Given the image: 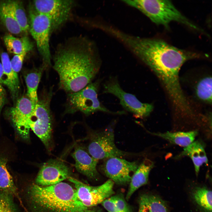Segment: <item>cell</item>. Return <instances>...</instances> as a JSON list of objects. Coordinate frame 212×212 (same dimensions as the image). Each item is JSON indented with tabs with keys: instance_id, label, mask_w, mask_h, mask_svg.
<instances>
[{
	"instance_id": "obj_1",
	"label": "cell",
	"mask_w": 212,
	"mask_h": 212,
	"mask_svg": "<svg viewBox=\"0 0 212 212\" xmlns=\"http://www.w3.org/2000/svg\"><path fill=\"white\" fill-rule=\"evenodd\" d=\"M113 36L154 72L162 82L173 105H184L187 98L179 79L181 67L186 61L200 55L181 49L159 39L141 38L117 29Z\"/></svg>"
},
{
	"instance_id": "obj_2",
	"label": "cell",
	"mask_w": 212,
	"mask_h": 212,
	"mask_svg": "<svg viewBox=\"0 0 212 212\" xmlns=\"http://www.w3.org/2000/svg\"><path fill=\"white\" fill-rule=\"evenodd\" d=\"M60 88L68 93L77 92L90 83L99 72L101 62L94 45L76 38L59 46L53 58Z\"/></svg>"
},
{
	"instance_id": "obj_3",
	"label": "cell",
	"mask_w": 212,
	"mask_h": 212,
	"mask_svg": "<svg viewBox=\"0 0 212 212\" xmlns=\"http://www.w3.org/2000/svg\"><path fill=\"white\" fill-rule=\"evenodd\" d=\"M26 195L32 212H102L97 206H85L75 188L65 182L47 186L33 183L28 187Z\"/></svg>"
},
{
	"instance_id": "obj_4",
	"label": "cell",
	"mask_w": 212,
	"mask_h": 212,
	"mask_svg": "<svg viewBox=\"0 0 212 212\" xmlns=\"http://www.w3.org/2000/svg\"><path fill=\"white\" fill-rule=\"evenodd\" d=\"M122 1L138 9L152 22L168 28L170 23L176 21L193 29L203 31L184 16L169 0H129Z\"/></svg>"
},
{
	"instance_id": "obj_5",
	"label": "cell",
	"mask_w": 212,
	"mask_h": 212,
	"mask_svg": "<svg viewBox=\"0 0 212 212\" xmlns=\"http://www.w3.org/2000/svg\"><path fill=\"white\" fill-rule=\"evenodd\" d=\"M100 81L98 80L77 92L68 93L65 113L73 114L80 111L87 116L98 111L115 114L125 113L123 111H111L101 104L97 97Z\"/></svg>"
},
{
	"instance_id": "obj_6",
	"label": "cell",
	"mask_w": 212,
	"mask_h": 212,
	"mask_svg": "<svg viewBox=\"0 0 212 212\" xmlns=\"http://www.w3.org/2000/svg\"><path fill=\"white\" fill-rule=\"evenodd\" d=\"M52 96V90L45 92L35 105L30 119V129L39 138L47 150L52 148V116L50 104Z\"/></svg>"
},
{
	"instance_id": "obj_7",
	"label": "cell",
	"mask_w": 212,
	"mask_h": 212,
	"mask_svg": "<svg viewBox=\"0 0 212 212\" xmlns=\"http://www.w3.org/2000/svg\"><path fill=\"white\" fill-rule=\"evenodd\" d=\"M29 31L34 39L41 56L44 69L51 65L50 38L52 33L50 21L45 15L36 11L32 5L29 9Z\"/></svg>"
},
{
	"instance_id": "obj_8",
	"label": "cell",
	"mask_w": 212,
	"mask_h": 212,
	"mask_svg": "<svg viewBox=\"0 0 212 212\" xmlns=\"http://www.w3.org/2000/svg\"><path fill=\"white\" fill-rule=\"evenodd\" d=\"M114 139L113 129L110 126L92 132L88 147V153L98 160L111 157L121 158L130 154L118 148Z\"/></svg>"
},
{
	"instance_id": "obj_9",
	"label": "cell",
	"mask_w": 212,
	"mask_h": 212,
	"mask_svg": "<svg viewBox=\"0 0 212 212\" xmlns=\"http://www.w3.org/2000/svg\"><path fill=\"white\" fill-rule=\"evenodd\" d=\"M32 3L36 11L48 18L52 32L60 28L70 19L75 5L73 0H37Z\"/></svg>"
},
{
	"instance_id": "obj_10",
	"label": "cell",
	"mask_w": 212,
	"mask_h": 212,
	"mask_svg": "<svg viewBox=\"0 0 212 212\" xmlns=\"http://www.w3.org/2000/svg\"><path fill=\"white\" fill-rule=\"evenodd\" d=\"M103 92L110 94L117 97L122 106L137 117H145L153 110L152 104L142 103L134 95L125 91L115 77H110L104 84Z\"/></svg>"
},
{
	"instance_id": "obj_11",
	"label": "cell",
	"mask_w": 212,
	"mask_h": 212,
	"mask_svg": "<svg viewBox=\"0 0 212 212\" xmlns=\"http://www.w3.org/2000/svg\"><path fill=\"white\" fill-rule=\"evenodd\" d=\"M68 179L73 184L80 201L87 207L97 206L114 194V183L110 179L97 186L87 185L71 177Z\"/></svg>"
},
{
	"instance_id": "obj_12",
	"label": "cell",
	"mask_w": 212,
	"mask_h": 212,
	"mask_svg": "<svg viewBox=\"0 0 212 212\" xmlns=\"http://www.w3.org/2000/svg\"><path fill=\"white\" fill-rule=\"evenodd\" d=\"M136 161H129L119 157L105 159L100 167L106 176L114 183L125 185L130 183L132 176L138 166Z\"/></svg>"
},
{
	"instance_id": "obj_13",
	"label": "cell",
	"mask_w": 212,
	"mask_h": 212,
	"mask_svg": "<svg viewBox=\"0 0 212 212\" xmlns=\"http://www.w3.org/2000/svg\"><path fill=\"white\" fill-rule=\"evenodd\" d=\"M35 105L27 97H23L17 101L10 111V116L17 133L22 139H29V124Z\"/></svg>"
},
{
	"instance_id": "obj_14",
	"label": "cell",
	"mask_w": 212,
	"mask_h": 212,
	"mask_svg": "<svg viewBox=\"0 0 212 212\" xmlns=\"http://www.w3.org/2000/svg\"><path fill=\"white\" fill-rule=\"evenodd\" d=\"M71 171L61 160L51 159L41 167L35 180V184L42 186L56 184L70 177Z\"/></svg>"
},
{
	"instance_id": "obj_15",
	"label": "cell",
	"mask_w": 212,
	"mask_h": 212,
	"mask_svg": "<svg viewBox=\"0 0 212 212\" xmlns=\"http://www.w3.org/2000/svg\"><path fill=\"white\" fill-rule=\"evenodd\" d=\"M72 156L77 170L90 179L97 180L99 174L97 169L98 160L92 157L83 147L76 146Z\"/></svg>"
},
{
	"instance_id": "obj_16",
	"label": "cell",
	"mask_w": 212,
	"mask_h": 212,
	"mask_svg": "<svg viewBox=\"0 0 212 212\" xmlns=\"http://www.w3.org/2000/svg\"><path fill=\"white\" fill-rule=\"evenodd\" d=\"M188 156L192 160L196 175H197L200 167L203 164H207L208 159L205 150V145L200 140L194 141L184 147L183 150L175 157L176 159Z\"/></svg>"
},
{
	"instance_id": "obj_17",
	"label": "cell",
	"mask_w": 212,
	"mask_h": 212,
	"mask_svg": "<svg viewBox=\"0 0 212 212\" xmlns=\"http://www.w3.org/2000/svg\"><path fill=\"white\" fill-rule=\"evenodd\" d=\"M154 165L153 162L147 158L145 159L138 165L132 176L126 196L127 200L137 189L147 183L150 173Z\"/></svg>"
},
{
	"instance_id": "obj_18",
	"label": "cell",
	"mask_w": 212,
	"mask_h": 212,
	"mask_svg": "<svg viewBox=\"0 0 212 212\" xmlns=\"http://www.w3.org/2000/svg\"><path fill=\"white\" fill-rule=\"evenodd\" d=\"M0 56L4 77V84L8 87L12 98L15 100L18 96L20 87L18 74L13 70L6 52H1Z\"/></svg>"
},
{
	"instance_id": "obj_19",
	"label": "cell",
	"mask_w": 212,
	"mask_h": 212,
	"mask_svg": "<svg viewBox=\"0 0 212 212\" xmlns=\"http://www.w3.org/2000/svg\"><path fill=\"white\" fill-rule=\"evenodd\" d=\"M150 133L164 139L172 144L184 148L194 141L195 138L198 135V132L196 130H192L186 132H150Z\"/></svg>"
},
{
	"instance_id": "obj_20",
	"label": "cell",
	"mask_w": 212,
	"mask_h": 212,
	"mask_svg": "<svg viewBox=\"0 0 212 212\" xmlns=\"http://www.w3.org/2000/svg\"><path fill=\"white\" fill-rule=\"evenodd\" d=\"M3 40L8 51L16 54L28 53L34 47V44L27 36L15 37L10 34L5 35Z\"/></svg>"
},
{
	"instance_id": "obj_21",
	"label": "cell",
	"mask_w": 212,
	"mask_h": 212,
	"mask_svg": "<svg viewBox=\"0 0 212 212\" xmlns=\"http://www.w3.org/2000/svg\"><path fill=\"white\" fill-rule=\"evenodd\" d=\"M139 212H169L165 202L156 195L142 194L139 197Z\"/></svg>"
},
{
	"instance_id": "obj_22",
	"label": "cell",
	"mask_w": 212,
	"mask_h": 212,
	"mask_svg": "<svg viewBox=\"0 0 212 212\" xmlns=\"http://www.w3.org/2000/svg\"><path fill=\"white\" fill-rule=\"evenodd\" d=\"M212 81L211 75H204L198 80L194 86L196 98L200 101L209 105L212 103Z\"/></svg>"
},
{
	"instance_id": "obj_23",
	"label": "cell",
	"mask_w": 212,
	"mask_h": 212,
	"mask_svg": "<svg viewBox=\"0 0 212 212\" xmlns=\"http://www.w3.org/2000/svg\"><path fill=\"white\" fill-rule=\"evenodd\" d=\"M7 159L0 156V190L12 194L21 201L13 179L6 166Z\"/></svg>"
},
{
	"instance_id": "obj_24",
	"label": "cell",
	"mask_w": 212,
	"mask_h": 212,
	"mask_svg": "<svg viewBox=\"0 0 212 212\" xmlns=\"http://www.w3.org/2000/svg\"><path fill=\"white\" fill-rule=\"evenodd\" d=\"M4 1L23 32L27 33L29 30V23L22 2L17 0Z\"/></svg>"
},
{
	"instance_id": "obj_25",
	"label": "cell",
	"mask_w": 212,
	"mask_h": 212,
	"mask_svg": "<svg viewBox=\"0 0 212 212\" xmlns=\"http://www.w3.org/2000/svg\"><path fill=\"white\" fill-rule=\"evenodd\" d=\"M44 69L42 66L27 74L25 78L27 88V97L35 105L38 101L37 90Z\"/></svg>"
},
{
	"instance_id": "obj_26",
	"label": "cell",
	"mask_w": 212,
	"mask_h": 212,
	"mask_svg": "<svg viewBox=\"0 0 212 212\" xmlns=\"http://www.w3.org/2000/svg\"><path fill=\"white\" fill-rule=\"evenodd\" d=\"M0 21L11 33L17 35L24 33L7 7L4 1H0Z\"/></svg>"
},
{
	"instance_id": "obj_27",
	"label": "cell",
	"mask_w": 212,
	"mask_h": 212,
	"mask_svg": "<svg viewBox=\"0 0 212 212\" xmlns=\"http://www.w3.org/2000/svg\"><path fill=\"white\" fill-rule=\"evenodd\" d=\"M193 198L198 207L205 212H212V191L205 187H198L192 193Z\"/></svg>"
},
{
	"instance_id": "obj_28",
	"label": "cell",
	"mask_w": 212,
	"mask_h": 212,
	"mask_svg": "<svg viewBox=\"0 0 212 212\" xmlns=\"http://www.w3.org/2000/svg\"><path fill=\"white\" fill-rule=\"evenodd\" d=\"M11 194L0 190V212H18Z\"/></svg>"
},
{
	"instance_id": "obj_29",
	"label": "cell",
	"mask_w": 212,
	"mask_h": 212,
	"mask_svg": "<svg viewBox=\"0 0 212 212\" xmlns=\"http://www.w3.org/2000/svg\"><path fill=\"white\" fill-rule=\"evenodd\" d=\"M112 197L119 212H132L131 210L122 195H113Z\"/></svg>"
},
{
	"instance_id": "obj_30",
	"label": "cell",
	"mask_w": 212,
	"mask_h": 212,
	"mask_svg": "<svg viewBox=\"0 0 212 212\" xmlns=\"http://www.w3.org/2000/svg\"><path fill=\"white\" fill-rule=\"evenodd\" d=\"M27 53L24 52L19 54L15 55L10 60L13 70L17 73L21 70L24 58Z\"/></svg>"
},
{
	"instance_id": "obj_31",
	"label": "cell",
	"mask_w": 212,
	"mask_h": 212,
	"mask_svg": "<svg viewBox=\"0 0 212 212\" xmlns=\"http://www.w3.org/2000/svg\"><path fill=\"white\" fill-rule=\"evenodd\" d=\"M101 204L109 212H119L116 207L112 196L104 200Z\"/></svg>"
},
{
	"instance_id": "obj_32",
	"label": "cell",
	"mask_w": 212,
	"mask_h": 212,
	"mask_svg": "<svg viewBox=\"0 0 212 212\" xmlns=\"http://www.w3.org/2000/svg\"><path fill=\"white\" fill-rule=\"evenodd\" d=\"M6 90L0 84V116L2 109L6 101Z\"/></svg>"
},
{
	"instance_id": "obj_33",
	"label": "cell",
	"mask_w": 212,
	"mask_h": 212,
	"mask_svg": "<svg viewBox=\"0 0 212 212\" xmlns=\"http://www.w3.org/2000/svg\"><path fill=\"white\" fill-rule=\"evenodd\" d=\"M4 72L2 66L0 62V84H4Z\"/></svg>"
},
{
	"instance_id": "obj_34",
	"label": "cell",
	"mask_w": 212,
	"mask_h": 212,
	"mask_svg": "<svg viewBox=\"0 0 212 212\" xmlns=\"http://www.w3.org/2000/svg\"><path fill=\"white\" fill-rule=\"evenodd\" d=\"M1 52V51H0V54Z\"/></svg>"
},
{
	"instance_id": "obj_35",
	"label": "cell",
	"mask_w": 212,
	"mask_h": 212,
	"mask_svg": "<svg viewBox=\"0 0 212 212\" xmlns=\"http://www.w3.org/2000/svg\"><path fill=\"white\" fill-rule=\"evenodd\" d=\"M138 212H139V211Z\"/></svg>"
}]
</instances>
